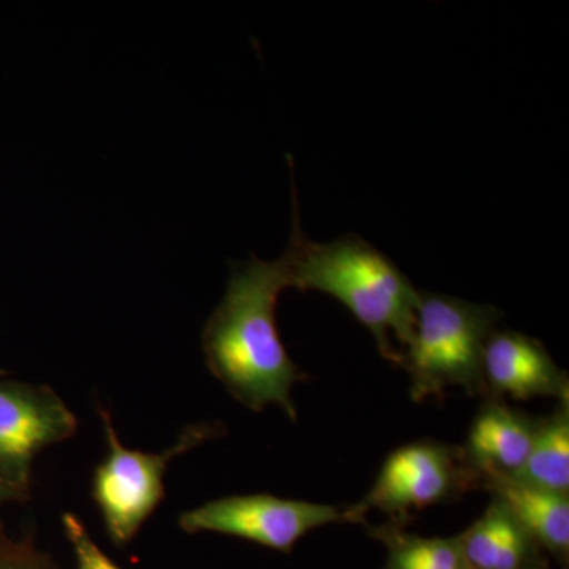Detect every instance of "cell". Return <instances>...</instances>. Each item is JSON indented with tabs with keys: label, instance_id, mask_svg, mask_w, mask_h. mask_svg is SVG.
<instances>
[{
	"label": "cell",
	"instance_id": "cell-1",
	"mask_svg": "<svg viewBox=\"0 0 569 569\" xmlns=\"http://www.w3.org/2000/svg\"><path fill=\"white\" fill-rule=\"evenodd\" d=\"M291 287L287 252L276 261L254 257L236 264L222 302L203 331L206 365L242 406H279L298 418L291 388L307 376L287 353L276 325L279 296Z\"/></svg>",
	"mask_w": 569,
	"mask_h": 569
},
{
	"label": "cell",
	"instance_id": "cell-2",
	"mask_svg": "<svg viewBox=\"0 0 569 569\" xmlns=\"http://www.w3.org/2000/svg\"><path fill=\"white\" fill-rule=\"evenodd\" d=\"M287 254L291 287L339 299L369 329L381 356L402 366V353L395 339L406 350L417 323L421 291L387 254L356 234L342 236L328 244L309 241L299 223L298 208Z\"/></svg>",
	"mask_w": 569,
	"mask_h": 569
},
{
	"label": "cell",
	"instance_id": "cell-3",
	"mask_svg": "<svg viewBox=\"0 0 569 569\" xmlns=\"http://www.w3.org/2000/svg\"><path fill=\"white\" fill-rule=\"evenodd\" d=\"M501 312L493 306L437 293H421L413 336L402 351L410 396L421 402L448 388L486 396L482 358Z\"/></svg>",
	"mask_w": 569,
	"mask_h": 569
},
{
	"label": "cell",
	"instance_id": "cell-4",
	"mask_svg": "<svg viewBox=\"0 0 569 569\" xmlns=\"http://www.w3.org/2000/svg\"><path fill=\"white\" fill-rule=\"evenodd\" d=\"M107 437V458L97 466L91 496L102 516L104 531L118 548L130 545L164 498L168 467L179 456L219 437V425H192L182 430L173 447L163 452H142L123 447L110 411L99 410Z\"/></svg>",
	"mask_w": 569,
	"mask_h": 569
},
{
	"label": "cell",
	"instance_id": "cell-5",
	"mask_svg": "<svg viewBox=\"0 0 569 569\" xmlns=\"http://www.w3.org/2000/svg\"><path fill=\"white\" fill-rule=\"evenodd\" d=\"M481 489V475L468 462L463 449L421 440L388 456L372 489L347 507L350 523H366L372 509L387 512L391 522L406 527L415 512L459 500L468 490Z\"/></svg>",
	"mask_w": 569,
	"mask_h": 569
},
{
	"label": "cell",
	"instance_id": "cell-6",
	"mask_svg": "<svg viewBox=\"0 0 569 569\" xmlns=\"http://www.w3.org/2000/svg\"><path fill=\"white\" fill-rule=\"evenodd\" d=\"M178 522L186 533L228 535L288 553L309 531L350 518L347 508L254 493L208 501L182 512Z\"/></svg>",
	"mask_w": 569,
	"mask_h": 569
},
{
	"label": "cell",
	"instance_id": "cell-7",
	"mask_svg": "<svg viewBox=\"0 0 569 569\" xmlns=\"http://www.w3.org/2000/svg\"><path fill=\"white\" fill-rule=\"evenodd\" d=\"M78 419L50 387L0 377V478L31 492L33 460L43 449L70 440Z\"/></svg>",
	"mask_w": 569,
	"mask_h": 569
},
{
	"label": "cell",
	"instance_id": "cell-8",
	"mask_svg": "<svg viewBox=\"0 0 569 569\" xmlns=\"http://www.w3.org/2000/svg\"><path fill=\"white\" fill-rule=\"evenodd\" d=\"M482 376L490 399L556 397L560 402L569 400L567 372L556 365L538 339L520 332H492L485 348Z\"/></svg>",
	"mask_w": 569,
	"mask_h": 569
},
{
	"label": "cell",
	"instance_id": "cell-9",
	"mask_svg": "<svg viewBox=\"0 0 569 569\" xmlns=\"http://www.w3.org/2000/svg\"><path fill=\"white\" fill-rule=\"evenodd\" d=\"M539 418L512 410L503 400L489 399L479 408L463 455L481 475L515 477L529 458Z\"/></svg>",
	"mask_w": 569,
	"mask_h": 569
},
{
	"label": "cell",
	"instance_id": "cell-10",
	"mask_svg": "<svg viewBox=\"0 0 569 569\" xmlns=\"http://www.w3.org/2000/svg\"><path fill=\"white\" fill-rule=\"evenodd\" d=\"M456 539L470 569L549 568L546 550L496 498L485 515Z\"/></svg>",
	"mask_w": 569,
	"mask_h": 569
},
{
	"label": "cell",
	"instance_id": "cell-11",
	"mask_svg": "<svg viewBox=\"0 0 569 569\" xmlns=\"http://www.w3.org/2000/svg\"><path fill=\"white\" fill-rule=\"evenodd\" d=\"M481 489L503 503L561 567L569 560V498L503 475H485Z\"/></svg>",
	"mask_w": 569,
	"mask_h": 569
},
{
	"label": "cell",
	"instance_id": "cell-12",
	"mask_svg": "<svg viewBox=\"0 0 569 569\" xmlns=\"http://www.w3.org/2000/svg\"><path fill=\"white\" fill-rule=\"evenodd\" d=\"M516 479L568 496L569 493V402L560 407L550 417L539 418L537 433L531 445L529 458L515 475Z\"/></svg>",
	"mask_w": 569,
	"mask_h": 569
},
{
	"label": "cell",
	"instance_id": "cell-13",
	"mask_svg": "<svg viewBox=\"0 0 569 569\" xmlns=\"http://www.w3.org/2000/svg\"><path fill=\"white\" fill-rule=\"evenodd\" d=\"M365 526L388 550L383 569H470L456 538L418 537L395 522Z\"/></svg>",
	"mask_w": 569,
	"mask_h": 569
},
{
	"label": "cell",
	"instance_id": "cell-14",
	"mask_svg": "<svg viewBox=\"0 0 569 569\" xmlns=\"http://www.w3.org/2000/svg\"><path fill=\"white\" fill-rule=\"evenodd\" d=\"M0 569H63L50 553L37 548L32 538L11 537L0 522Z\"/></svg>",
	"mask_w": 569,
	"mask_h": 569
},
{
	"label": "cell",
	"instance_id": "cell-15",
	"mask_svg": "<svg viewBox=\"0 0 569 569\" xmlns=\"http://www.w3.org/2000/svg\"><path fill=\"white\" fill-rule=\"evenodd\" d=\"M61 520L63 533L73 550L77 569H122L99 548L78 516L66 512Z\"/></svg>",
	"mask_w": 569,
	"mask_h": 569
},
{
	"label": "cell",
	"instance_id": "cell-16",
	"mask_svg": "<svg viewBox=\"0 0 569 569\" xmlns=\"http://www.w3.org/2000/svg\"><path fill=\"white\" fill-rule=\"evenodd\" d=\"M29 500V493L22 492V490L13 488L9 482L3 481L0 478V508L6 507L9 503H22V501Z\"/></svg>",
	"mask_w": 569,
	"mask_h": 569
},
{
	"label": "cell",
	"instance_id": "cell-17",
	"mask_svg": "<svg viewBox=\"0 0 569 569\" xmlns=\"http://www.w3.org/2000/svg\"><path fill=\"white\" fill-rule=\"evenodd\" d=\"M6 376V372H3V370H0V377H3Z\"/></svg>",
	"mask_w": 569,
	"mask_h": 569
}]
</instances>
